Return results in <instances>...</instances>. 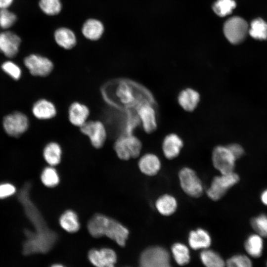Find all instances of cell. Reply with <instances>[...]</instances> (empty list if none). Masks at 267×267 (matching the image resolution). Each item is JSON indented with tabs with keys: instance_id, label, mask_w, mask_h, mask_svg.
I'll list each match as a JSON object with an SVG mask.
<instances>
[{
	"instance_id": "obj_30",
	"label": "cell",
	"mask_w": 267,
	"mask_h": 267,
	"mask_svg": "<svg viewBox=\"0 0 267 267\" xmlns=\"http://www.w3.org/2000/svg\"><path fill=\"white\" fill-rule=\"evenodd\" d=\"M248 33L256 40H267V23L260 18H256L251 23Z\"/></svg>"
},
{
	"instance_id": "obj_11",
	"label": "cell",
	"mask_w": 267,
	"mask_h": 267,
	"mask_svg": "<svg viewBox=\"0 0 267 267\" xmlns=\"http://www.w3.org/2000/svg\"><path fill=\"white\" fill-rule=\"evenodd\" d=\"M24 63L32 75L38 77L48 76L54 67L49 58L38 54H32L26 57Z\"/></svg>"
},
{
	"instance_id": "obj_15",
	"label": "cell",
	"mask_w": 267,
	"mask_h": 267,
	"mask_svg": "<svg viewBox=\"0 0 267 267\" xmlns=\"http://www.w3.org/2000/svg\"><path fill=\"white\" fill-rule=\"evenodd\" d=\"M137 165L140 172L148 177L157 175L162 167L159 157L153 153H146L141 155L138 159Z\"/></svg>"
},
{
	"instance_id": "obj_36",
	"label": "cell",
	"mask_w": 267,
	"mask_h": 267,
	"mask_svg": "<svg viewBox=\"0 0 267 267\" xmlns=\"http://www.w3.org/2000/svg\"><path fill=\"white\" fill-rule=\"evenodd\" d=\"M16 19V15L7 8L0 9V27L1 28H10L15 23Z\"/></svg>"
},
{
	"instance_id": "obj_38",
	"label": "cell",
	"mask_w": 267,
	"mask_h": 267,
	"mask_svg": "<svg viewBox=\"0 0 267 267\" xmlns=\"http://www.w3.org/2000/svg\"><path fill=\"white\" fill-rule=\"evenodd\" d=\"M16 192L15 186L9 183L0 184V198H4L9 197Z\"/></svg>"
},
{
	"instance_id": "obj_28",
	"label": "cell",
	"mask_w": 267,
	"mask_h": 267,
	"mask_svg": "<svg viewBox=\"0 0 267 267\" xmlns=\"http://www.w3.org/2000/svg\"><path fill=\"white\" fill-rule=\"evenodd\" d=\"M201 262L206 267H225V262L217 252L204 249L200 254Z\"/></svg>"
},
{
	"instance_id": "obj_1",
	"label": "cell",
	"mask_w": 267,
	"mask_h": 267,
	"mask_svg": "<svg viewBox=\"0 0 267 267\" xmlns=\"http://www.w3.org/2000/svg\"><path fill=\"white\" fill-rule=\"evenodd\" d=\"M102 90L108 103L134 115L135 109L141 104L146 101H155L148 89L129 79L110 81L104 85Z\"/></svg>"
},
{
	"instance_id": "obj_9",
	"label": "cell",
	"mask_w": 267,
	"mask_h": 267,
	"mask_svg": "<svg viewBox=\"0 0 267 267\" xmlns=\"http://www.w3.org/2000/svg\"><path fill=\"white\" fill-rule=\"evenodd\" d=\"M248 32L249 27L247 22L239 16L229 18L223 26V32L226 38L233 44L242 43Z\"/></svg>"
},
{
	"instance_id": "obj_2",
	"label": "cell",
	"mask_w": 267,
	"mask_h": 267,
	"mask_svg": "<svg viewBox=\"0 0 267 267\" xmlns=\"http://www.w3.org/2000/svg\"><path fill=\"white\" fill-rule=\"evenodd\" d=\"M89 233L93 237L103 236L114 241L120 246L126 245L129 235L128 229L117 220L101 214L94 215L87 225Z\"/></svg>"
},
{
	"instance_id": "obj_33",
	"label": "cell",
	"mask_w": 267,
	"mask_h": 267,
	"mask_svg": "<svg viewBox=\"0 0 267 267\" xmlns=\"http://www.w3.org/2000/svg\"><path fill=\"white\" fill-rule=\"evenodd\" d=\"M39 6L41 10L48 16L57 15L62 9L61 0H39Z\"/></svg>"
},
{
	"instance_id": "obj_8",
	"label": "cell",
	"mask_w": 267,
	"mask_h": 267,
	"mask_svg": "<svg viewBox=\"0 0 267 267\" xmlns=\"http://www.w3.org/2000/svg\"><path fill=\"white\" fill-rule=\"evenodd\" d=\"M170 261V255L166 249L152 246L142 252L139 258V267H172Z\"/></svg>"
},
{
	"instance_id": "obj_13",
	"label": "cell",
	"mask_w": 267,
	"mask_h": 267,
	"mask_svg": "<svg viewBox=\"0 0 267 267\" xmlns=\"http://www.w3.org/2000/svg\"><path fill=\"white\" fill-rule=\"evenodd\" d=\"M29 125L28 118L24 114L16 112L6 116L3 120L5 132L10 136L17 137L25 133Z\"/></svg>"
},
{
	"instance_id": "obj_41",
	"label": "cell",
	"mask_w": 267,
	"mask_h": 267,
	"mask_svg": "<svg viewBox=\"0 0 267 267\" xmlns=\"http://www.w3.org/2000/svg\"><path fill=\"white\" fill-rule=\"evenodd\" d=\"M13 1V0H0V9L7 8Z\"/></svg>"
},
{
	"instance_id": "obj_3",
	"label": "cell",
	"mask_w": 267,
	"mask_h": 267,
	"mask_svg": "<svg viewBox=\"0 0 267 267\" xmlns=\"http://www.w3.org/2000/svg\"><path fill=\"white\" fill-rule=\"evenodd\" d=\"M27 236V240L23 246V253L25 255L46 253L57 240L56 235L46 228L39 229L35 233L28 232Z\"/></svg>"
},
{
	"instance_id": "obj_7",
	"label": "cell",
	"mask_w": 267,
	"mask_h": 267,
	"mask_svg": "<svg viewBox=\"0 0 267 267\" xmlns=\"http://www.w3.org/2000/svg\"><path fill=\"white\" fill-rule=\"evenodd\" d=\"M211 159L213 167L220 174H226L235 172L237 160L227 145L216 146L213 149Z\"/></svg>"
},
{
	"instance_id": "obj_20",
	"label": "cell",
	"mask_w": 267,
	"mask_h": 267,
	"mask_svg": "<svg viewBox=\"0 0 267 267\" xmlns=\"http://www.w3.org/2000/svg\"><path fill=\"white\" fill-rule=\"evenodd\" d=\"M188 242L190 247L194 250L206 249L211 245L212 239L207 230L197 228L190 231Z\"/></svg>"
},
{
	"instance_id": "obj_18",
	"label": "cell",
	"mask_w": 267,
	"mask_h": 267,
	"mask_svg": "<svg viewBox=\"0 0 267 267\" xmlns=\"http://www.w3.org/2000/svg\"><path fill=\"white\" fill-rule=\"evenodd\" d=\"M179 106L185 111L192 112L200 100V94L196 90L186 88L179 91L177 97Z\"/></svg>"
},
{
	"instance_id": "obj_6",
	"label": "cell",
	"mask_w": 267,
	"mask_h": 267,
	"mask_svg": "<svg viewBox=\"0 0 267 267\" xmlns=\"http://www.w3.org/2000/svg\"><path fill=\"white\" fill-rule=\"evenodd\" d=\"M180 187L183 192L192 198H198L204 192L203 182L196 172L188 167L180 169L178 173Z\"/></svg>"
},
{
	"instance_id": "obj_40",
	"label": "cell",
	"mask_w": 267,
	"mask_h": 267,
	"mask_svg": "<svg viewBox=\"0 0 267 267\" xmlns=\"http://www.w3.org/2000/svg\"><path fill=\"white\" fill-rule=\"evenodd\" d=\"M260 199L262 203L267 206V188L264 189L261 193Z\"/></svg>"
},
{
	"instance_id": "obj_23",
	"label": "cell",
	"mask_w": 267,
	"mask_h": 267,
	"mask_svg": "<svg viewBox=\"0 0 267 267\" xmlns=\"http://www.w3.org/2000/svg\"><path fill=\"white\" fill-rule=\"evenodd\" d=\"M104 31V26L99 20L89 18L84 23L82 27V33L88 40H98L102 37Z\"/></svg>"
},
{
	"instance_id": "obj_32",
	"label": "cell",
	"mask_w": 267,
	"mask_h": 267,
	"mask_svg": "<svg viewBox=\"0 0 267 267\" xmlns=\"http://www.w3.org/2000/svg\"><path fill=\"white\" fill-rule=\"evenodd\" d=\"M250 223L255 233L267 237V214L261 213L251 218Z\"/></svg>"
},
{
	"instance_id": "obj_26",
	"label": "cell",
	"mask_w": 267,
	"mask_h": 267,
	"mask_svg": "<svg viewBox=\"0 0 267 267\" xmlns=\"http://www.w3.org/2000/svg\"><path fill=\"white\" fill-rule=\"evenodd\" d=\"M43 156L48 166H57L62 159V150L61 146L56 142H48L43 149Z\"/></svg>"
},
{
	"instance_id": "obj_35",
	"label": "cell",
	"mask_w": 267,
	"mask_h": 267,
	"mask_svg": "<svg viewBox=\"0 0 267 267\" xmlns=\"http://www.w3.org/2000/svg\"><path fill=\"white\" fill-rule=\"evenodd\" d=\"M225 267H253V265L247 256L239 254L228 259L225 263Z\"/></svg>"
},
{
	"instance_id": "obj_19",
	"label": "cell",
	"mask_w": 267,
	"mask_h": 267,
	"mask_svg": "<svg viewBox=\"0 0 267 267\" xmlns=\"http://www.w3.org/2000/svg\"><path fill=\"white\" fill-rule=\"evenodd\" d=\"M89 110L84 104L79 102L72 103L68 110V118L74 126L81 127L88 120Z\"/></svg>"
},
{
	"instance_id": "obj_17",
	"label": "cell",
	"mask_w": 267,
	"mask_h": 267,
	"mask_svg": "<svg viewBox=\"0 0 267 267\" xmlns=\"http://www.w3.org/2000/svg\"><path fill=\"white\" fill-rule=\"evenodd\" d=\"M21 44L20 37L10 31L0 33V51L8 57H13L18 52Z\"/></svg>"
},
{
	"instance_id": "obj_42",
	"label": "cell",
	"mask_w": 267,
	"mask_h": 267,
	"mask_svg": "<svg viewBox=\"0 0 267 267\" xmlns=\"http://www.w3.org/2000/svg\"><path fill=\"white\" fill-rule=\"evenodd\" d=\"M50 267H66L60 264H55L51 265Z\"/></svg>"
},
{
	"instance_id": "obj_34",
	"label": "cell",
	"mask_w": 267,
	"mask_h": 267,
	"mask_svg": "<svg viewBox=\"0 0 267 267\" xmlns=\"http://www.w3.org/2000/svg\"><path fill=\"white\" fill-rule=\"evenodd\" d=\"M236 5L234 0H218L213 4V9L218 16L224 17L230 14Z\"/></svg>"
},
{
	"instance_id": "obj_25",
	"label": "cell",
	"mask_w": 267,
	"mask_h": 267,
	"mask_svg": "<svg viewBox=\"0 0 267 267\" xmlns=\"http://www.w3.org/2000/svg\"><path fill=\"white\" fill-rule=\"evenodd\" d=\"M59 224L65 231L73 233L80 228V222L77 213L72 210L65 211L59 218Z\"/></svg>"
},
{
	"instance_id": "obj_39",
	"label": "cell",
	"mask_w": 267,
	"mask_h": 267,
	"mask_svg": "<svg viewBox=\"0 0 267 267\" xmlns=\"http://www.w3.org/2000/svg\"><path fill=\"white\" fill-rule=\"evenodd\" d=\"M237 160L241 158L245 154L243 147L238 143H231L227 145Z\"/></svg>"
},
{
	"instance_id": "obj_43",
	"label": "cell",
	"mask_w": 267,
	"mask_h": 267,
	"mask_svg": "<svg viewBox=\"0 0 267 267\" xmlns=\"http://www.w3.org/2000/svg\"><path fill=\"white\" fill-rule=\"evenodd\" d=\"M266 267H267V266H266Z\"/></svg>"
},
{
	"instance_id": "obj_22",
	"label": "cell",
	"mask_w": 267,
	"mask_h": 267,
	"mask_svg": "<svg viewBox=\"0 0 267 267\" xmlns=\"http://www.w3.org/2000/svg\"><path fill=\"white\" fill-rule=\"evenodd\" d=\"M32 111L34 116L40 120L50 119L57 113L54 104L46 99H41L37 101L34 104Z\"/></svg>"
},
{
	"instance_id": "obj_5",
	"label": "cell",
	"mask_w": 267,
	"mask_h": 267,
	"mask_svg": "<svg viewBox=\"0 0 267 267\" xmlns=\"http://www.w3.org/2000/svg\"><path fill=\"white\" fill-rule=\"evenodd\" d=\"M142 147L141 141L133 134H122L114 144L117 156L124 161L138 157Z\"/></svg>"
},
{
	"instance_id": "obj_16",
	"label": "cell",
	"mask_w": 267,
	"mask_h": 267,
	"mask_svg": "<svg viewBox=\"0 0 267 267\" xmlns=\"http://www.w3.org/2000/svg\"><path fill=\"white\" fill-rule=\"evenodd\" d=\"M183 147V140L175 133L166 135L162 143L163 154L165 157L169 160L176 158L179 155Z\"/></svg>"
},
{
	"instance_id": "obj_21",
	"label": "cell",
	"mask_w": 267,
	"mask_h": 267,
	"mask_svg": "<svg viewBox=\"0 0 267 267\" xmlns=\"http://www.w3.org/2000/svg\"><path fill=\"white\" fill-rule=\"evenodd\" d=\"M155 207L161 215L169 217L177 211L178 203L176 198L171 194L166 193L160 195L155 202Z\"/></svg>"
},
{
	"instance_id": "obj_24",
	"label": "cell",
	"mask_w": 267,
	"mask_h": 267,
	"mask_svg": "<svg viewBox=\"0 0 267 267\" xmlns=\"http://www.w3.org/2000/svg\"><path fill=\"white\" fill-rule=\"evenodd\" d=\"M54 39L56 43L65 49H70L77 44L75 34L67 27H61L57 28L54 31Z\"/></svg>"
},
{
	"instance_id": "obj_27",
	"label": "cell",
	"mask_w": 267,
	"mask_h": 267,
	"mask_svg": "<svg viewBox=\"0 0 267 267\" xmlns=\"http://www.w3.org/2000/svg\"><path fill=\"white\" fill-rule=\"evenodd\" d=\"M244 248L250 256L260 257L264 248L263 237L256 233L250 234L245 241Z\"/></svg>"
},
{
	"instance_id": "obj_12",
	"label": "cell",
	"mask_w": 267,
	"mask_h": 267,
	"mask_svg": "<svg viewBox=\"0 0 267 267\" xmlns=\"http://www.w3.org/2000/svg\"><path fill=\"white\" fill-rule=\"evenodd\" d=\"M80 131L89 138L94 147L100 148L104 145L107 137V132L101 121H88L80 127Z\"/></svg>"
},
{
	"instance_id": "obj_29",
	"label": "cell",
	"mask_w": 267,
	"mask_h": 267,
	"mask_svg": "<svg viewBox=\"0 0 267 267\" xmlns=\"http://www.w3.org/2000/svg\"><path fill=\"white\" fill-rule=\"evenodd\" d=\"M41 180L46 187L53 188L58 185L60 182L59 174L54 167L48 166L42 171Z\"/></svg>"
},
{
	"instance_id": "obj_14",
	"label": "cell",
	"mask_w": 267,
	"mask_h": 267,
	"mask_svg": "<svg viewBox=\"0 0 267 267\" xmlns=\"http://www.w3.org/2000/svg\"><path fill=\"white\" fill-rule=\"evenodd\" d=\"M88 257L95 267H115L117 258L115 252L109 248L92 249L89 252Z\"/></svg>"
},
{
	"instance_id": "obj_4",
	"label": "cell",
	"mask_w": 267,
	"mask_h": 267,
	"mask_svg": "<svg viewBox=\"0 0 267 267\" xmlns=\"http://www.w3.org/2000/svg\"><path fill=\"white\" fill-rule=\"evenodd\" d=\"M240 179V176L235 172L226 174H220L212 178L209 186L206 190V194L211 200L219 201L231 188L237 184Z\"/></svg>"
},
{
	"instance_id": "obj_10",
	"label": "cell",
	"mask_w": 267,
	"mask_h": 267,
	"mask_svg": "<svg viewBox=\"0 0 267 267\" xmlns=\"http://www.w3.org/2000/svg\"><path fill=\"white\" fill-rule=\"evenodd\" d=\"M135 114L143 131L151 134L157 128L156 104L155 101H146L135 109Z\"/></svg>"
},
{
	"instance_id": "obj_31",
	"label": "cell",
	"mask_w": 267,
	"mask_h": 267,
	"mask_svg": "<svg viewBox=\"0 0 267 267\" xmlns=\"http://www.w3.org/2000/svg\"><path fill=\"white\" fill-rule=\"evenodd\" d=\"M174 258L180 266L185 265L190 261L189 251L187 247L181 243L174 244L171 248Z\"/></svg>"
},
{
	"instance_id": "obj_37",
	"label": "cell",
	"mask_w": 267,
	"mask_h": 267,
	"mask_svg": "<svg viewBox=\"0 0 267 267\" xmlns=\"http://www.w3.org/2000/svg\"><path fill=\"white\" fill-rule=\"evenodd\" d=\"M2 70L12 79H19L21 76V69L14 62L11 61L4 62L1 66Z\"/></svg>"
}]
</instances>
